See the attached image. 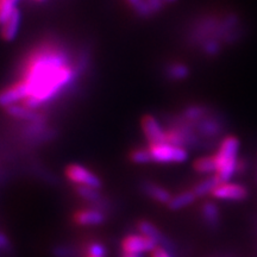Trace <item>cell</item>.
Masks as SVG:
<instances>
[{
  "instance_id": "1",
  "label": "cell",
  "mask_w": 257,
  "mask_h": 257,
  "mask_svg": "<svg viewBox=\"0 0 257 257\" xmlns=\"http://www.w3.org/2000/svg\"><path fill=\"white\" fill-rule=\"evenodd\" d=\"M87 62L78 54L74 60L62 44L42 41L22 60L17 79L27 86L29 96L22 102L31 110H43L48 104L75 87Z\"/></svg>"
},
{
  "instance_id": "2",
  "label": "cell",
  "mask_w": 257,
  "mask_h": 257,
  "mask_svg": "<svg viewBox=\"0 0 257 257\" xmlns=\"http://www.w3.org/2000/svg\"><path fill=\"white\" fill-rule=\"evenodd\" d=\"M239 146L238 138L233 135H226L220 140L214 156L217 161L216 175L221 182L230 181L238 173Z\"/></svg>"
},
{
  "instance_id": "3",
  "label": "cell",
  "mask_w": 257,
  "mask_h": 257,
  "mask_svg": "<svg viewBox=\"0 0 257 257\" xmlns=\"http://www.w3.org/2000/svg\"><path fill=\"white\" fill-rule=\"evenodd\" d=\"M152 154L153 162L161 165H172V163H184L188 160V150L186 148L174 146L168 142L148 144Z\"/></svg>"
},
{
  "instance_id": "4",
  "label": "cell",
  "mask_w": 257,
  "mask_h": 257,
  "mask_svg": "<svg viewBox=\"0 0 257 257\" xmlns=\"http://www.w3.org/2000/svg\"><path fill=\"white\" fill-rule=\"evenodd\" d=\"M64 175L74 186H86L101 189L102 181L98 175L94 174L87 167L79 163H70L64 169Z\"/></svg>"
},
{
  "instance_id": "5",
  "label": "cell",
  "mask_w": 257,
  "mask_h": 257,
  "mask_svg": "<svg viewBox=\"0 0 257 257\" xmlns=\"http://www.w3.org/2000/svg\"><path fill=\"white\" fill-rule=\"evenodd\" d=\"M193 127L195 128L202 142H208L220 136L224 130V121L220 119L219 115L211 111L204 119L193 125Z\"/></svg>"
},
{
  "instance_id": "6",
  "label": "cell",
  "mask_w": 257,
  "mask_h": 257,
  "mask_svg": "<svg viewBox=\"0 0 257 257\" xmlns=\"http://www.w3.org/2000/svg\"><path fill=\"white\" fill-rule=\"evenodd\" d=\"M156 246V243L154 240L140 232L128 233L123 237L120 242L121 251L136 253V255H142L147 252L150 253Z\"/></svg>"
},
{
  "instance_id": "7",
  "label": "cell",
  "mask_w": 257,
  "mask_h": 257,
  "mask_svg": "<svg viewBox=\"0 0 257 257\" xmlns=\"http://www.w3.org/2000/svg\"><path fill=\"white\" fill-rule=\"evenodd\" d=\"M248 188L237 182H220L212 192L211 197L213 199L224 201H242L248 198Z\"/></svg>"
},
{
  "instance_id": "8",
  "label": "cell",
  "mask_w": 257,
  "mask_h": 257,
  "mask_svg": "<svg viewBox=\"0 0 257 257\" xmlns=\"http://www.w3.org/2000/svg\"><path fill=\"white\" fill-rule=\"evenodd\" d=\"M141 127L148 144L167 142V130L154 114H143L141 118Z\"/></svg>"
},
{
  "instance_id": "9",
  "label": "cell",
  "mask_w": 257,
  "mask_h": 257,
  "mask_svg": "<svg viewBox=\"0 0 257 257\" xmlns=\"http://www.w3.org/2000/svg\"><path fill=\"white\" fill-rule=\"evenodd\" d=\"M136 227L138 232L144 234V236L149 237L150 239L156 243V245L163 246V248H166L167 250H169V251L172 252L175 251V245L174 243H173V240L170 239L169 237H167L155 224L152 223V221L142 219L137 221Z\"/></svg>"
},
{
  "instance_id": "10",
  "label": "cell",
  "mask_w": 257,
  "mask_h": 257,
  "mask_svg": "<svg viewBox=\"0 0 257 257\" xmlns=\"http://www.w3.org/2000/svg\"><path fill=\"white\" fill-rule=\"evenodd\" d=\"M72 219L79 226H99L106 221V214L99 208L89 206L74 212Z\"/></svg>"
},
{
  "instance_id": "11",
  "label": "cell",
  "mask_w": 257,
  "mask_h": 257,
  "mask_svg": "<svg viewBox=\"0 0 257 257\" xmlns=\"http://www.w3.org/2000/svg\"><path fill=\"white\" fill-rule=\"evenodd\" d=\"M212 110L206 105L201 104H188L184 106L180 111L179 114H176L180 119L185 120L186 123L191 124L192 126L197 124L198 121L204 119Z\"/></svg>"
},
{
  "instance_id": "12",
  "label": "cell",
  "mask_w": 257,
  "mask_h": 257,
  "mask_svg": "<svg viewBox=\"0 0 257 257\" xmlns=\"http://www.w3.org/2000/svg\"><path fill=\"white\" fill-rule=\"evenodd\" d=\"M141 189L148 198L152 199L155 202H159L161 205H168V202L173 197L172 193L168 189L153 181H143L142 185H141Z\"/></svg>"
},
{
  "instance_id": "13",
  "label": "cell",
  "mask_w": 257,
  "mask_h": 257,
  "mask_svg": "<svg viewBox=\"0 0 257 257\" xmlns=\"http://www.w3.org/2000/svg\"><path fill=\"white\" fill-rule=\"evenodd\" d=\"M163 74L169 81L180 82L189 78L191 68H189L188 64L181 62V61H172V62H168L165 66Z\"/></svg>"
},
{
  "instance_id": "14",
  "label": "cell",
  "mask_w": 257,
  "mask_h": 257,
  "mask_svg": "<svg viewBox=\"0 0 257 257\" xmlns=\"http://www.w3.org/2000/svg\"><path fill=\"white\" fill-rule=\"evenodd\" d=\"M22 24V12L21 9L16 10V12L12 15V17L9 19L6 23L0 28V37L4 41L11 42L17 37L19 29Z\"/></svg>"
},
{
  "instance_id": "15",
  "label": "cell",
  "mask_w": 257,
  "mask_h": 257,
  "mask_svg": "<svg viewBox=\"0 0 257 257\" xmlns=\"http://www.w3.org/2000/svg\"><path fill=\"white\" fill-rule=\"evenodd\" d=\"M201 218L210 229H217L220 224V211L216 202L205 201L201 206Z\"/></svg>"
},
{
  "instance_id": "16",
  "label": "cell",
  "mask_w": 257,
  "mask_h": 257,
  "mask_svg": "<svg viewBox=\"0 0 257 257\" xmlns=\"http://www.w3.org/2000/svg\"><path fill=\"white\" fill-rule=\"evenodd\" d=\"M193 169L201 175H214L217 172V161L214 154L198 157L193 162Z\"/></svg>"
},
{
  "instance_id": "17",
  "label": "cell",
  "mask_w": 257,
  "mask_h": 257,
  "mask_svg": "<svg viewBox=\"0 0 257 257\" xmlns=\"http://www.w3.org/2000/svg\"><path fill=\"white\" fill-rule=\"evenodd\" d=\"M197 199L198 198L197 195L194 194V192H193L192 189H189V191H185L179 193V194L176 195H173L170 201L168 202V205H167V207H168L170 211H180L182 210V208L188 207L189 205L194 204Z\"/></svg>"
},
{
  "instance_id": "18",
  "label": "cell",
  "mask_w": 257,
  "mask_h": 257,
  "mask_svg": "<svg viewBox=\"0 0 257 257\" xmlns=\"http://www.w3.org/2000/svg\"><path fill=\"white\" fill-rule=\"evenodd\" d=\"M220 180L218 176L214 175H208L201 181H199L194 187L192 188V191L194 192V194L197 195V198H205L207 195H211L213 189L220 184Z\"/></svg>"
},
{
  "instance_id": "19",
  "label": "cell",
  "mask_w": 257,
  "mask_h": 257,
  "mask_svg": "<svg viewBox=\"0 0 257 257\" xmlns=\"http://www.w3.org/2000/svg\"><path fill=\"white\" fill-rule=\"evenodd\" d=\"M124 5L130 10L137 18L141 19H150L153 18L154 12L148 5L147 0H123Z\"/></svg>"
},
{
  "instance_id": "20",
  "label": "cell",
  "mask_w": 257,
  "mask_h": 257,
  "mask_svg": "<svg viewBox=\"0 0 257 257\" xmlns=\"http://www.w3.org/2000/svg\"><path fill=\"white\" fill-rule=\"evenodd\" d=\"M128 160L135 163V165L140 166L154 163L152 154H150L148 147H136L131 149L130 153H128Z\"/></svg>"
},
{
  "instance_id": "21",
  "label": "cell",
  "mask_w": 257,
  "mask_h": 257,
  "mask_svg": "<svg viewBox=\"0 0 257 257\" xmlns=\"http://www.w3.org/2000/svg\"><path fill=\"white\" fill-rule=\"evenodd\" d=\"M80 256L107 257V249L104 244L98 242V240H88L83 244V248L80 251Z\"/></svg>"
},
{
  "instance_id": "22",
  "label": "cell",
  "mask_w": 257,
  "mask_h": 257,
  "mask_svg": "<svg viewBox=\"0 0 257 257\" xmlns=\"http://www.w3.org/2000/svg\"><path fill=\"white\" fill-rule=\"evenodd\" d=\"M18 4L19 0H0V28L12 17L16 10L19 9Z\"/></svg>"
},
{
  "instance_id": "23",
  "label": "cell",
  "mask_w": 257,
  "mask_h": 257,
  "mask_svg": "<svg viewBox=\"0 0 257 257\" xmlns=\"http://www.w3.org/2000/svg\"><path fill=\"white\" fill-rule=\"evenodd\" d=\"M54 257H78L79 252L76 248L67 244H59L53 248Z\"/></svg>"
},
{
  "instance_id": "24",
  "label": "cell",
  "mask_w": 257,
  "mask_h": 257,
  "mask_svg": "<svg viewBox=\"0 0 257 257\" xmlns=\"http://www.w3.org/2000/svg\"><path fill=\"white\" fill-rule=\"evenodd\" d=\"M150 257H174L173 256V252L167 250L163 246H159L157 245L155 249L150 252Z\"/></svg>"
},
{
  "instance_id": "25",
  "label": "cell",
  "mask_w": 257,
  "mask_h": 257,
  "mask_svg": "<svg viewBox=\"0 0 257 257\" xmlns=\"http://www.w3.org/2000/svg\"><path fill=\"white\" fill-rule=\"evenodd\" d=\"M120 257H141V255H136V253H130V252L121 251Z\"/></svg>"
},
{
  "instance_id": "26",
  "label": "cell",
  "mask_w": 257,
  "mask_h": 257,
  "mask_svg": "<svg viewBox=\"0 0 257 257\" xmlns=\"http://www.w3.org/2000/svg\"><path fill=\"white\" fill-rule=\"evenodd\" d=\"M165 2L167 5H170V4H174V3H176V2H179V0H165Z\"/></svg>"
},
{
  "instance_id": "27",
  "label": "cell",
  "mask_w": 257,
  "mask_h": 257,
  "mask_svg": "<svg viewBox=\"0 0 257 257\" xmlns=\"http://www.w3.org/2000/svg\"><path fill=\"white\" fill-rule=\"evenodd\" d=\"M34 2H36V3H44V2H47V0H34Z\"/></svg>"
},
{
  "instance_id": "28",
  "label": "cell",
  "mask_w": 257,
  "mask_h": 257,
  "mask_svg": "<svg viewBox=\"0 0 257 257\" xmlns=\"http://www.w3.org/2000/svg\"><path fill=\"white\" fill-rule=\"evenodd\" d=\"M82 257H98V256H82Z\"/></svg>"
}]
</instances>
